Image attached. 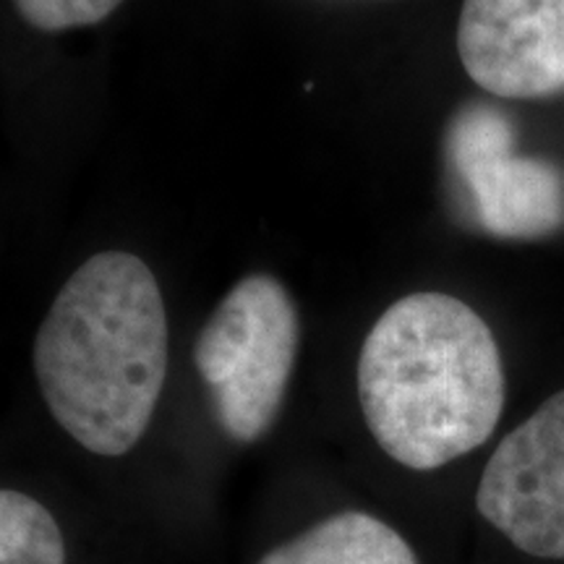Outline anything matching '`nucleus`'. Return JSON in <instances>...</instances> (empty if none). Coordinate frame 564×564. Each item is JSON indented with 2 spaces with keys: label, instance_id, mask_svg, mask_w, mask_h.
<instances>
[{
  "label": "nucleus",
  "instance_id": "f257e3e1",
  "mask_svg": "<svg viewBox=\"0 0 564 564\" xmlns=\"http://www.w3.org/2000/svg\"><path fill=\"white\" fill-rule=\"evenodd\" d=\"M32 361L47 411L84 449L137 447L167 373V314L150 267L126 251L87 259L53 301Z\"/></svg>",
  "mask_w": 564,
  "mask_h": 564
},
{
  "label": "nucleus",
  "instance_id": "f03ea898",
  "mask_svg": "<svg viewBox=\"0 0 564 564\" xmlns=\"http://www.w3.org/2000/svg\"><path fill=\"white\" fill-rule=\"evenodd\" d=\"M505 394V366L489 324L447 293L394 301L358 356L366 426L411 470H436L481 447L497 429Z\"/></svg>",
  "mask_w": 564,
  "mask_h": 564
},
{
  "label": "nucleus",
  "instance_id": "7ed1b4c3",
  "mask_svg": "<svg viewBox=\"0 0 564 564\" xmlns=\"http://www.w3.org/2000/svg\"><path fill=\"white\" fill-rule=\"evenodd\" d=\"M299 345V306L272 274H249L217 303L196 337L194 364L225 436L251 444L270 432Z\"/></svg>",
  "mask_w": 564,
  "mask_h": 564
},
{
  "label": "nucleus",
  "instance_id": "20e7f679",
  "mask_svg": "<svg viewBox=\"0 0 564 564\" xmlns=\"http://www.w3.org/2000/svg\"><path fill=\"white\" fill-rule=\"evenodd\" d=\"M447 160L474 220L499 238H544L564 225V173L514 152L505 112L465 105L449 123Z\"/></svg>",
  "mask_w": 564,
  "mask_h": 564
},
{
  "label": "nucleus",
  "instance_id": "39448f33",
  "mask_svg": "<svg viewBox=\"0 0 564 564\" xmlns=\"http://www.w3.org/2000/svg\"><path fill=\"white\" fill-rule=\"evenodd\" d=\"M476 507L520 552L564 562V390L499 442Z\"/></svg>",
  "mask_w": 564,
  "mask_h": 564
},
{
  "label": "nucleus",
  "instance_id": "423d86ee",
  "mask_svg": "<svg viewBox=\"0 0 564 564\" xmlns=\"http://www.w3.org/2000/svg\"><path fill=\"white\" fill-rule=\"evenodd\" d=\"M457 55L484 91L541 100L564 91V0H463Z\"/></svg>",
  "mask_w": 564,
  "mask_h": 564
},
{
  "label": "nucleus",
  "instance_id": "0eeeda50",
  "mask_svg": "<svg viewBox=\"0 0 564 564\" xmlns=\"http://www.w3.org/2000/svg\"><path fill=\"white\" fill-rule=\"evenodd\" d=\"M257 564H419L408 541L366 512H337L274 546Z\"/></svg>",
  "mask_w": 564,
  "mask_h": 564
},
{
  "label": "nucleus",
  "instance_id": "6e6552de",
  "mask_svg": "<svg viewBox=\"0 0 564 564\" xmlns=\"http://www.w3.org/2000/svg\"><path fill=\"white\" fill-rule=\"evenodd\" d=\"M0 564H66V541L53 514L13 489L0 494Z\"/></svg>",
  "mask_w": 564,
  "mask_h": 564
},
{
  "label": "nucleus",
  "instance_id": "1a4fd4ad",
  "mask_svg": "<svg viewBox=\"0 0 564 564\" xmlns=\"http://www.w3.org/2000/svg\"><path fill=\"white\" fill-rule=\"evenodd\" d=\"M19 17L40 32L100 24L123 0H13Z\"/></svg>",
  "mask_w": 564,
  "mask_h": 564
}]
</instances>
